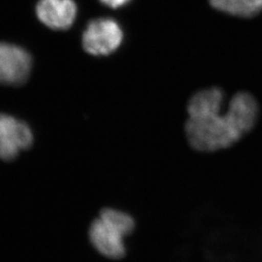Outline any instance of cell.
Instances as JSON below:
<instances>
[{"label":"cell","mask_w":262,"mask_h":262,"mask_svg":"<svg viewBox=\"0 0 262 262\" xmlns=\"http://www.w3.org/2000/svg\"><path fill=\"white\" fill-rule=\"evenodd\" d=\"M222 106L189 114L186 133L190 146L201 151H215L232 146L253 127L249 114L230 101L227 112Z\"/></svg>","instance_id":"cell-1"},{"label":"cell","mask_w":262,"mask_h":262,"mask_svg":"<svg viewBox=\"0 0 262 262\" xmlns=\"http://www.w3.org/2000/svg\"><path fill=\"white\" fill-rule=\"evenodd\" d=\"M123 32L113 19L100 18L89 23L83 33L82 43L86 53L95 56L111 55L122 44Z\"/></svg>","instance_id":"cell-2"},{"label":"cell","mask_w":262,"mask_h":262,"mask_svg":"<svg viewBox=\"0 0 262 262\" xmlns=\"http://www.w3.org/2000/svg\"><path fill=\"white\" fill-rule=\"evenodd\" d=\"M33 142L32 131L26 122L0 114V159L12 160Z\"/></svg>","instance_id":"cell-3"},{"label":"cell","mask_w":262,"mask_h":262,"mask_svg":"<svg viewBox=\"0 0 262 262\" xmlns=\"http://www.w3.org/2000/svg\"><path fill=\"white\" fill-rule=\"evenodd\" d=\"M31 56L26 50L0 42V84L19 85L28 80Z\"/></svg>","instance_id":"cell-4"},{"label":"cell","mask_w":262,"mask_h":262,"mask_svg":"<svg viewBox=\"0 0 262 262\" xmlns=\"http://www.w3.org/2000/svg\"><path fill=\"white\" fill-rule=\"evenodd\" d=\"M77 11L74 0H39L36 6L38 19L55 30L70 28L75 21Z\"/></svg>","instance_id":"cell-5"},{"label":"cell","mask_w":262,"mask_h":262,"mask_svg":"<svg viewBox=\"0 0 262 262\" xmlns=\"http://www.w3.org/2000/svg\"><path fill=\"white\" fill-rule=\"evenodd\" d=\"M122 236L99 216L90 227V240L94 248L110 258H121L125 253Z\"/></svg>","instance_id":"cell-6"},{"label":"cell","mask_w":262,"mask_h":262,"mask_svg":"<svg viewBox=\"0 0 262 262\" xmlns=\"http://www.w3.org/2000/svg\"><path fill=\"white\" fill-rule=\"evenodd\" d=\"M215 9L226 14L249 18L262 11V0H210Z\"/></svg>","instance_id":"cell-7"},{"label":"cell","mask_w":262,"mask_h":262,"mask_svg":"<svg viewBox=\"0 0 262 262\" xmlns=\"http://www.w3.org/2000/svg\"><path fill=\"white\" fill-rule=\"evenodd\" d=\"M99 216L122 236L130 234L135 227L134 220L131 215L116 209L106 208L101 211Z\"/></svg>","instance_id":"cell-8"},{"label":"cell","mask_w":262,"mask_h":262,"mask_svg":"<svg viewBox=\"0 0 262 262\" xmlns=\"http://www.w3.org/2000/svg\"><path fill=\"white\" fill-rule=\"evenodd\" d=\"M130 0H100L101 3H103L104 5L110 7V8H120L124 6L125 4H127Z\"/></svg>","instance_id":"cell-9"}]
</instances>
